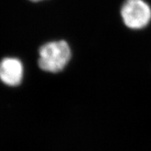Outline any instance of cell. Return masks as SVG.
I'll use <instances>...</instances> for the list:
<instances>
[{
	"instance_id": "cell-1",
	"label": "cell",
	"mask_w": 151,
	"mask_h": 151,
	"mask_svg": "<svg viewBox=\"0 0 151 151\" xmlns=\"http://www.w3.org/2000/svg\"><path fill=\"white\" fill-rule=\"evenodd\" d=\"M71 48L67 41H50L39 49V67L45 71L58 73L63 70L71 59Z\"/></svg>"
},
{
	"instance_id": "cell-2",
	"label": "cell",
	"mask_w": 151,
	"mask_h": 151,
	"mask_svg": "<svg viewBox=\"0 0 151 151\" xmlns=\"http://www.w3.org/2000/svg\"><path fill=\"white\" fill-rule=\"evenodd\" d=\"M120 16L129 29H144L151 22V6L146 0H125L120 9Z\"/></svg>"
},
{
	"instance_id": "cell-3",
	"label": "cell",
	"mask_w": 151,
	"mask_h": 151,
	"mask_svg": "<svg viewBox=\"0 0 151 151\" xmlns=\"http://www.w3.org/2000/svg\"><path fill=\"white\" fill-rule=\"evenodd\" d=\"M23 77V66L15 58H6L0 62V80L10 86H16Z\"/></svg>"
},
{
	"instance_id": "cell-4",
	"label": "cell",
	"mask_w": 151,
	"mask_h": 151,
	"mask_svg": "<svg viewBox=\"0 0 151 151\" xmlns=\"http://www.w3.org/2000/svg\"><path fill=\"white\" fill-rule=\"evenodd\" d=\"M30 1H34V2H37V1H42V0H30Z\"/></svg>"
}]
</instances>
